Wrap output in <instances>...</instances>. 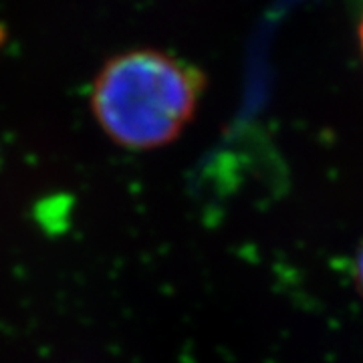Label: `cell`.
Masks as SVG:
<instances>
[{
  "label": "cell",
  "instance_id": "3",
  "mask_svg": "<svg viewBox=\"0 0 363 363\" xmlns=\"http://www.w3.org/2000/svg\"><path fill=\"white\" fill-rule=\"evenodd\" d=\"M359 39H362V51H363V21H362V26H359Z\"/></svg>",
  "mask_w": 363,
  "mask_h": 363
},
{
  "label": "cell",
  "instance_id": "1",
  "mask_svg": "<svg viewBox=\"0 0 363 363\" xmlns=\"http://www.w3.org/2000/svg\"><path fill=\"white\" fill-rule=\"evenodd\" d=\"M204 85L198 67L169 52H121L93 81L91 111L116 145L152 152L180 138L194 117Z\"/></svg>",
  "mask_w": 363,
  "mask_h": 363
},
{
  "label": "cell",
  "instance_id": "2",
  "mask_svg": "<svg viewBox=\"0 0 363 363\" xmlns=\"http://www.w3.org/2000/svg\"><path fill=\"white\" fill-rule=\"evenodd\" d=\"M357 281H359V286H362L363 291V247L362 250H359V255H357Z\"/></svg>",
  "mask_w": 363,
  "mask_h": 363
}]
</instances>
